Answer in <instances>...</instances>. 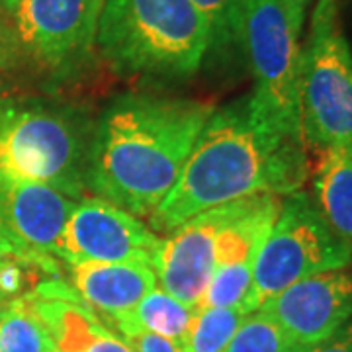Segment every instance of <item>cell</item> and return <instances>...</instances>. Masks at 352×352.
Listing matches in <instances>:
<instances>
[{
	"mask_svg": "<svg viewBox=\"0 0 352 352\" xmlns=\"http://www.w3.org/2000/svg\"><path fill=\"white\" fill-rule=\"evenodd\" d=\"M50 352H63V351H61V349H57V346H55V342H53V346H51Z\"/></svg>",
	"mask_w": 352,
	"mask_h": 352,
	"instance_id": "f1b7e54d",
	"label": "cell"
},
{
	"mask_svg": "<svg viewBox=\"0 0 352 352\" xmlns=\"http://www.w3.org/2000/svg\"><path fill=\"white\" fill-rule=\"evenodd\" d=\"M284 4L288 6L294 25L302 32L303 22H305V12H307V6L311 4V0H284Z\"/></svg>",
	"mask_w": 352,
	"mask_h": 352,
	"instance_id": "d4e9b609",
	"label": "cell"
},
{
	"mask_svg": "<svg viewBox=\"0 0 352 352\" xmlns=\"http://www.w3.org/2000/svg\"><path fill=\"white\" fill-rule=\"evenodd\" d=\"M76 201L47 184L0 175V235L28 254L55 258Z\"/></svg>",
	"mask_w": 352,
	"mask_h": 352,
	"instance_id": "7c38bea8",
	"label": "cell"
},
{
	"mask_svg": "<svg viewBox=\"0 0 352 352\" xmlns=\"http://www.w3.org/2000/svg\"><path fill=\"white\" fill-rule=\"evenodd\" d=\"M282 208L274 194H254L229 201V215L215 241L214 274L196 309L239 307L252 314L249 302L256 254Z\"/></svg>",
	"mask_w": 352,
	"mask_h": 352,
	"instance_id": "ba28073f",
	"label": "cell"
},
{
	"mask_svg": "<svg viewBox=\"0 0 352 352\" xmlns=\"http://www.w3.org/2000/svg\"><path fill=\"white\" fill-rule=\"evenodd\" d=\"M122 339L126 340L133 352H182L176 342L149 331H135Z\"/></svg>",
	"mask_w": 352,
	"mask_h": 352,
	"instance_id": "7402d4cb",
	"label": "cell"
},
{
	"mask_svg": "<svg viewBox=\"0 0 352 352\" xmlns=\"http://www.w3.org/2000/svg\"><path fill=\"white\" fill-rule=\"evenodd\" d=\"M32 294V292H30ZM36 311L63 352H133L126 340L104 325L85 303L61 298L34 296Z\"/></svg>",
	"mask_w": 352,
	"mask_h": 352,
	"instance_id": "9a60e30c",
	"label": "cell"
},
{
	"mask_svg": "<svg viewBox=\"0 0 352 352\" xmlns=\"http://www.w3.org/2000/svg\"><path fill=\"white\" fill-rule=\"evenodd\" d=\"M247 315L239 307L196 309L192 325L178 346L182 352H223Z\"/></svg>",
	"mask_w": 352,
	"mask_h": 352,
	"instance_id": "d6986e66",
	"label": "cell"
},
{
	"mask_svg": "<svg viewBox=\"0 0 352 352\" xmlns=\"http://www.w3.org/2000/svg\"><path fill=\"white\" fill-rule=\"evenodd\" d=\"M303 143L315 151L352 153V51L339 0H317L300 63Z\"/></svg>",
	"mask_w": 352,
	"mask_h": 352,
	"instance_id": "5b68a950",
	"label": "cell"
},
{
	"mask_svg": "<svg viewBox=\"0 0 352 352\" xmlns=\"http://www.w3.org/2000/svg\"><path fill=\"white\" fill-rule=\"evenodd\" d=\"M6 300H2V298H0V319H2V314H4V307H6Z\"/></svg>",
	"mask_w": 352,
	"mask_h": 352,
	"instance_id": "83f0119b",
	"label": "cell"
},
{
	"mask_svg": "<svg viewBox=\"0 0 352 352\" xmlns=\"http://www.w3.org/2000/svg\"><path fill=\"white\" fill-rule=\"evenodd\" d=\"M214 108L149 94L120 96L98 118L87 186L135 217L151 214L168 196Z\"/></svg>",
	"mask_w": 352,
	"mask_h": 352,
	"instance_id": "7a4b0ae2",
	"label": "cell"
},
{
	"mask_svg": "<svg viewBox=\"0 0 352 352\" xmlns=\"http://www.w3.org/2000/svg\"><path fill=\"white\" fill-rule=\"evenodd\" d=\"M18 2H20V0H0V4H2L8 12H14V8L18 6Z\"/></svg>",
	"mask_w": 352,
	"mask_h": 352,
	"instance_id": "4316f807",
	"label": "cell"
},
{
	"mask_svg": "<svg viewBox=\"0 0 352 352\" xmlns=\"http://www.w3.org/2000/svg\"><path fill=\"white\" fill-rule=\"evenodd\" d=\"M67 282L108 327L157 288V274L153 266L141 263H78L69 264Z\"/></svg>",
	"mask_w": 352,
	"mask_h": 352,
	"instance_id": "5bb4252c",
	"label": "cell"
},
{
	"mask_svg": "<svg viewBox=\"0 0 352 352\" xmlns=\"http://www.w3.org/2000/svg\"><path fill=\"white\" fill-rule=\"evenodd\" d=\"M50 331L36 311L32 294L6 303L0 319V352H50Z\"/></svg>",
	"mask_w": 352,
	"mask_h": 352,
	"instance_id": "ac0fdd59",
	"label": "cell"
},
{
	"mask_svg": "<svg viewBox=\"0 0 352 352\" xmlns=\"http://www.w3.org/2000/svg\"><path fill=\"white\" fill-rule=\"evenodd\" d=\"M194 315V307L178 302L163 288H153L133 309L116 317L108 327H116L122 337L135 331H149L178 344L192 325Z\"/></svg>",
	"mask_w": 352,
	"mask_h": 352,
	"instance_id": "e0dca14e",
	"label": "cell"
},
{
	"mask_svg": "<svg viewBox=\"0 0 352 352\" xmlns=\"http://www.w3.org/2000/svg\"><path fill=\"white\" fill-rule=\"evenodd\" d=\"M94 127L65 104L0 98V175L41 182L80 200L87 196Z\"/></svg>",
	"mask_w": 352,
	"mask_h": 352,
	"instance_id": "277c9868",
	"label": "cell"
},
{
	"mask_svg": "<svg viewBox=\"0 0 352 352\" xmlns=\"http://www.w3.org/2000/svg\"><path fill=\"white\" fill-rule=\"evenodd\" d=\"M303 352H352V325H344L333 337L305 349Z\"/></svg>",
	"mask_w": 352,
	"mask_h": 352,
	"instance_id": "603a6c76",
	"label": "cell"
},
{
	"mask_svg": "<svg viewBox=\"0 0 352 352\" xmlns=\"http://www.w3.org/2000/svg\"><path fill=\"white\" fill-rule=\"evenodd\" d=\"M263 309L249 314L223 352H303Z\"/></svg>",
	"mask_w": 352,
	"mask_h": 352,
	"instance_id": "ffe728a7",
	"label": "cell"
},
{
	"mask_svg": "<svg viewBox=\"0 0 352 352\" xmlns=\"http://www.w3.org/2000/svg\"><path fill=\"white\" fill-rule=\"evenodd\" d=\"M14 256H36V254H28V252L16 249L10 241H6L2 235H0V263L8 261V258H14ZM45 256V254H43Z\"/></svg>",
	"mask_w": 352,
	"mask_h": 352,
	"instance_id": "484cf974",
	"label": "cell"
},
{
	"mask_svg": "<svg viewBox=\"0 0 352 352\" xmlns=\"http://www.w3.org/2000/svg\"><path fill=\"white\" fill-rule=\"evenodd\" d=\"M300 36L284 0H239L237 45L254 76L252 104L280 133L303 141Z\"/></svg>",
	"mask_w": 352,
	"mask_h": 352,
	"instance_id": "8992f818",
	"label": "cell"
},
{
	"mask_svg": "<svg viewBox=\"0 0 352 352\" xmlns=\"http://www.w3.org/2000/svg\"><path fill=\"white\" fill-rule=\"evenodd\" d=\"M210 32V47L227 50L237 43L239 0H192Z\"/></svg>",
	"mask_w": 352,
	"mask_h": 352,
	"instance_id": "44dd1931",
	"label": "cell"
},
{
	"mask_svg": "<svg viewBox=\"0 0 352 352\" xmlns=\"http://www.w3.org/2000/svg\"><path fill=\"white\" fill-rule=\"evenodd\" d=\"M302 139L280 133L251 96L214 110L176 184L149 217L155 233H173L194 215L254 194L289 196L307 178Z\"/></svg>",
	"mask_w": 352,
	"mask_h": 352,
	"instance_id": "6da1fadb",
	"label": "cell"
},
{
	"mask_svg": "<svg viewBox=\"0 0 352 352\" xmlns=\"http://www.w3.org/2000/svg\"><path fill=\"white\" fill-rule=\"evenodd\" d=\"M16 50H20V47H18L16 36H14V30L6 28L0 22V67H6L12 61Z\"/></svg>",
	"mask_w": 352,
	"mask_h": 352,
	"instance_id": "cb8c5ba5",
	"label": "cell"
},
{
	"mask_svg": "<svg viewBox=\"0 0 352 352\" xmlns=\"http://www.w3.org/2000/svg\"><path fill=\"white\" fill-rule=\"evenodd\" d=\"M96 43L120 73L182 78L200 69L210 32L192 0H104Z\"/></svg>",
	"mask_w": 352,
	"mask_h": 352,
	"instance_id": "3957f363",
	"label": "cell"
},
{
	"mask_svg": "<svg viewBox=\"0 0 352 352\" xmlns=\"http://www.w3.org/2000/svg\"><path fill=\"white\" fill-rule=\"evenodd\" d=\"M352 245L339 237L321 215L309 192L282 198V208L254 261L249 307L261 309L282 289L327 270L346 268Z\"/></svg>",
	"mask_w": 352,
	"mask_h": 352,
	"instance_id": "52a82bcc",
	"label": "cell"
},
{
	"mask_svg": "<svg viewBox=\"0 0 352 352\" xmlns=\"http://www.w3.org/2000/svg\"><path fill=\"white\" fill-rule=\"evenodd\" d=\"M314 201L331 229L352 245V153L319 151L314 170Z\"/></svg>",
	"mask_w": 352,
	"mask_h": 352,
	"instance_id": "2e32d148",
	"label": "cell"
},
{
	"mask_svg": "<svg viewBox=\"0 0 352 352\" xmlns=\"http://www.w3.org/2000/svg\"><path fill=\"white\" fill-rule=\"evenodd\" d=\"M161 237L139 217L102 200L85 196L76 201L63 227L55 258L65 264H155Z\"/></svg>",
	"mask_w": 352,
	"mask_h": 352,
	"instance_id": "30bf717a",
	"label": "cell"
},
{
	"mask_svg": "<svg viewBox=\"0 0 352 352\" xmlns=\"http://www.w3.org/2000/svg\"><path fill=\"white\" fill-rule=\"evenodd\" d=\"M229 204L206 210L184 221L161 241L155 274L161 288L188 307H198L214 274L215 241L226 226Z\"/></svg>",
	"mask_w": 352,
	"mask_h": 352,
	"instance_id": "4fadbf2b",
	"label": "cell"
},
{
	"mask_svg": "<svg viewBox=\"0 0 352 352\" xmlns=\"http://www.w3.org/2000/svg\"><path fill=\"white\" fill-rule=\"evenodd\" d=\"M268 314L302 349L333 337L352 319V272H319L282 289L264 303Z\"/></svg>",
	"mask_w": 352,
	"mask_h": 352,
	"instance_id": "8fae6325",
	"label": "cell"
},
{
	"mask_svg": "<svg viewBox=\"0 0 352 352\" xmlns=\"http://www.w3.org/2000/svg\"><path fill=\"white\" fill-rule=\"evenodd\" d=\"M104 0H20L14 8L18 47L43 69L67 73L96 45Z\"/></svg>",
	"mask_w": 352,
	"mask_h": 352,
	"instance_id": "9c48e42d",
	"label": "cell"
}]
</instances>
